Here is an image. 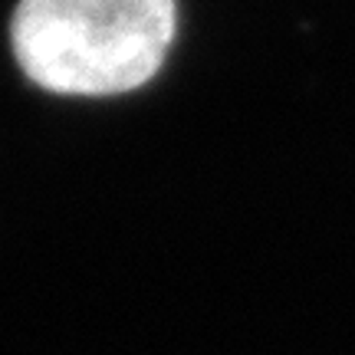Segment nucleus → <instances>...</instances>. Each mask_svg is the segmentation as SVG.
Segmentation results:
<instances>
[{
  "mask_svg": "<svg viewBox=\"0 0 355 355\" xmlns=\"http://www.w3.org/2000/svg\"><path fill=\"white\" fill-rule=\"evenodd\" d=\"M175 24V0H20L10 46L46 92L115 96L162 69Z\"/></svg>",
  "mask_w": 355,
  "mask_h": 355,
  "instance_id": "1",
  "label": "nucleus"
}]
</instances>
